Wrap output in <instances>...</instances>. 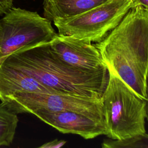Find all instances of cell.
<instances>
[{"label":"cell","instance_id":"cell-1","mask_svg":"<svg viewBox=\"0 0 148 148\" xmlns=\"http://www.w3.org/2000/svg\"><path fill=\"white\" fill-rule=\"evenodd\" d=\"M95 46L107 67L146 99L148 74V10L131 8L119 24Z\"/></svg>","mask_w":148,"mask_h":148},{"label":"cell","instance_id":"cell-2","mask_svg":"<svg viewBox=\"0 0 148 148\" xmlns=\"http://www.w3.org/2000/svg\"><path fill=\"white\" fill-rule=\"evenodd\" d=\"M0 60L58 93L101 99L109 79L107 66L92 72L79 70L56 57L49 43L20 50Z\"/></svg>","mask_w":148,"mask_h":148},{"label":"cell","instance_id":"cell-3","mask_svg":"<svg viewBox=\"0 0 148 148\" xmlns=\"http://www.w3.org/2000/svg\"><path fill=\"white\" fill-rule=\"evenodd\" d=\"M109 79L101 98L107 127L106 136L124 139L146 132V100L110 67Z\"/></svg>","mask_w":148,"mask_h":148},{"label":"cell","instance_id":"cell-4","mask_svg":"<svg viewBox=\"0 0 148 148\" xmlns=\"http://www.w3.org/2000/svg\"><path fill=\"white\" fill-rule=\"evenodd\" d=\"M57 35L51 21L37 12L12 7L0 19V59L20 50L50 43Z\"/></svg>","mask_w":148,"mask_h":148},{"label":"cell","instance_id":"cell-5","mask_svg":"<svg viewBox=\"0 0 148 148\" xmlns=\"http://www.w3.org/2000/svg\"><path fill=\"white\" fill-rule=\"evenodd\" d=\"M134 0H109L81 14L53 20L58 34L97 43L103 39L134 6Z\"/></svg>","mask_w":148,"mask_h":148},{"label":"cell","instance_id":"cell-6","mask_svg":"<svg viewBox=\"0 0 148 148\" xmlns=\"http://www.w3.org/2000/svg\"><path fill=\"white\" fill-rule=\"evenodd\" d=\"M2 102L17 114H32L38 110H68L104 117L101 99L71 94L21 92L14 94Z\"/></svg>","mask_w":148,"mask_h":148},{"label":"cell","instance_id":"cell-7","mask_svg":"<svg viewBox=\"0 0 148 148\" xmlns=\"http://www.w3.org/2000/svg\"><path fill=\"white\" fill-rule=\"evenodd\" d=\"M49 46L56 57L79 70L92 72L106 66L99 51L91 42L58 34Z\"/></svg>","mask_w":148,"mask_h":148},{"label":"cell","instance_id":"cell-8","mask_svg":"<svg viewBox=\"0 0 148 148\" xmlns=\"http://www.w3.org/2000/svg\"><path fill=\"white\" fill-rule=\"evenodd\" d=\"M32 114L63 134L78 135L86 139L107 134L104 117L68 110H38Z\"/></svg>","mask_w":148,"mask_h":148},{"label":"cell","instance_id":"cell-9","mask_svg":"<svg viewBox=\"0 0 148 148\" xmlns=\"http://www.w3.org/2000/svg\"><path fill=\"white\" fill-rule=\"evenodd\" d=\"M21 92H56L33 77L0 60V100L3 102L14 94Z\"/></svg>","mask_w":148,"mask_h":148},{"label":"cell","instance_id":"cell-10","mask_svg":"<svg viewBox=\"0 0 148 148\" xmlns=\"http://www.w3.org/2000/svg\"><path fill=\"white\" fill-rule=\"evenodd\" d=\"M109 0H43V16L50 21L81 14Z\"/></svg>","mask_w":148,"mask_h":148},{"label":"cell","instance_id":"cell-11","mask_svg":"<svg viewBox=\"0 0 148 148\" xmlns=\"http://www.w3.org/2000/svg\"><path fill=\"white\" fill-rule=\"evenodd\" d=\"M18 123L17 113L0 103V146H10L14 139Z\"/></svg>","mask_w":148,"mask_h":148},{"label":"cell","instance_id":"cell-12","mask_svg":"<svg viewBox=\"0 0 148 148\" xmlns=\"http://www.w3.org/2000/svg\"><path fill=\"white\" fill-rule=\"evenodd\" d=\"M101 146L103 148H148V134H139L124 139H105Z\"/></svg>","mask_w":148,"mask_h":148},{"label":"cell","instance_id":"cell-13","mask_svg":"<svg viewBox=\"0 0 148 148\" xmlns=\"http://www.w3.org/2000/svg\"><path fill=\"white\" fill-rule=\"evenodd\" d=\"M66 143V141L64 140H58L55 139L50 142H46L40 146V148H59L63 146Z\"/></svg>","mask_w":148,"mask_h":148},{"label":"cell","instance_id":"cell-14","mask_svg":"<svg viewBox=\"0 0 148 148\" xmlns=\"http://www.w3.org/2000/svg\"><path fill=\"white\" fill-rule=\"evenodd\" d=\"M13 0H0V15L5 14L13 7Z\"/></svg>","mask_w":148,"mask_h":148},{"label":"cell","instance_id":"cell-15","mask_svg":"<svg viewBox=\"0 0 148 148\" xmlns=\"http://www.w3.org/2000/svg\"><path fill=\"white\" fill-rule=\"evenodd\" d=\"M134 6H141L148 10V0H134Z\"/></svg>","mask_w":148,"mask_h":148},{"label":"cell","instance_id":"cell-16","mask_svg":"<svg viewBox=\"0 0 148 148\" xmlns=\"http://www.w3.org/2000/svg\"><path fill=\"white\" fill-rule=\"evenodd\" d=\"M146 120L148 122V74L146 79Z\"/></svg>","mask_w":148,"mask_h":148}]
</instances>
